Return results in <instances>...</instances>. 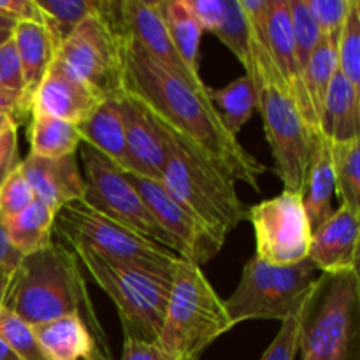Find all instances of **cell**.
<instances>
[{"instance_id": "816d5d0a", "label": "cell", "mask_w": 360, "mask_h": 360, "mask_svg": "<svg viewBox=\"0 0 360 360\" xmlns=\"http://www.w3.org/2000/svg\"><path fill=\"white\" fill-rule=\"evenodd\" d=\"M302 360H309V359H302Z\"/></svg>"}, {"instance_id": "2e32d148", "label": "cell", "mask_w": 360, "mask_h": 360, "mask_svg": "<svg viewBox=\"0 0 360 360\" xmlns=\"http://www.w3.org/2000/svg\"><path fill=\"white\" fill-rule=\"evenodd\" d=\"M116 102L122 115L127 150H129L130 164H132L130 174L160 181L167 153H165L164 137L153 116L127 90L122 97L116 98Z\"/></svg>"}, {"instance_id": "f907efd6", "label": "cell", "mask_w": 360, "mask_h": 360, "mask_svg": "<svg viewBox=\"0 0 360 360\" xmlns=\"http://www.w3.org/2000/svg\"><path fill=\"white\" fill-rule=\"evenodd\" d=\"M11 34H13V30H0V44H2V42H6L7 39L11 37Z\"/></svg>"}, {"instance_id": "d6986e66", "label": "cell", "mask_w": 360, "mask_h": 360, "mask_svg": "<svg viewBox=\"0 0 360 360\" xmlns=\"http://www.w3.org/2000/svg\"><path fill=\"white\" fill-rule=\"evenodd\" d=\"M267 35H269V48L276 69L283 79L288 95L295 101L299 111L302 112L311 127L319 129V120L306 95L302 72L297 62L295 51L294 32H292L290 6L288 0H267Z\"/></svg>"}, {"instance_id": "f6af8a7d", "label": "cell", "mask_w": 360, "mask_h": 360, "mask_svg": "<svg viewBox=\"0 0 360 360\" xmlns=\"http://www.w3.org/2000/svg\"><path fill=\"white\" fill-rule=\"evenodd\" d=\"M352 273H354L355 288H357V308L360 313V241L357 246V253H355V260H354V267H352Z\"/></svg>"}, {"instance_id": "6da1fadb", "label": "cell", "mask_w": 360, "mask_h": 360, "mask_svg": "<svg viewBox=\"0 0 360 360\" xmlns=\"http://www.w3.org/2000/svg\"><path fill=\"white\" fill-rule=\"evenodd\" d=\"M123 53L125 90L155 118L200 148L232 181L260 190L259 178L267 167L225 129L210 94H200L171 76L127 35H123Z\"/></svg>"}, {"instance_id": "7a4b0ae2", "label": "cell", "mask_w": 360, "mask_h": 360, "mask_svg": "<svg viewBox=\"0 0 360 360\" xmlns=\"http://www.w3.org/2000/svg\"><path fill=\"white\" fill-rule=\"evenodd\" d=\"M4 306L30 326L77 315L94 333L102 352L111 355L76 255L62 243H51L25 255L11 274Z\"/></svg>"}, {"instance_id": "f546056e", "label": "cell", "mask_w": 360, "mask_h": 360, "mask_svg": "<svg viewBox=\"0 0 360 360\" xmlns=\"http://www.w3.org/2000/svg\"><path fill=\"white\" fill-rule=\"evenodd\" d=\"M330 153L341 206L350 207L360 217V136L348 143L330 144Z\"/></svg>"}, {"instance_id": "4dcf8cb0", "label": "cell", "mask_w": 360, "mask_h": 360, "mask_svg": "<svg viewBox=\"0 0 360 360\" xmlns=\"http://www.w3.org/2000/svg\"><path fill=\"white\" fill-rule=\"evenodd\" d=\"M210 34L217 35L245 67L246 76L252 72V51H250V32L246 16L239 0H227L220 20L214 23Z\"/></svg>"}, {"instance_id": "9a60e30c", "label": "cell", "mask_w": 360, "mask_h": 360, "mask_svg": "<svg viewBox=\"0 0 360 360\" xmlns=\"http://www.w3.org/2000/svg\"><path fill=\"white\" fill-rule=\"evenodd\" d=\"M104 102L94 88L88 86L65 63L55 58L32 97L30 116L49 115L79 125Z\"/></svg>"}, {"instance_id": "e0dca14e", "label": "cell", "mask_w": 360, "mask_h": 360, "mask_svg": "<svg viewBox=\"0 0 360 360\" xmlns=\"http://www.w3.org/2000/svg\"><path fill=\"white\" fill-rule=\"evenodd\" d=\"M20 169L30 183L35 199L48 204L56 213L67 204L83 200L86 195V183L81 176L76 153L60 158L28 155L21 160Z\"/></svg>"}, {"instance_id": "836d02e7", "label": "cell", "mask_w": 360, "mask_h": 360, "mask_svg": "<svg viewBox=\"0 0 360 360\" xmlns=\"http://www.w3.org/2000/svg\"><path fill=\"white\" fill-rule=\"evenodd\" d=\"M0 338L20 360H46L35 340L34 327L9 308H0Z\"/></svg>"}, {"instance_id": "30bf717a", "label": "cell", "mask_w": 360, "mask_h": 360, "mask_svg": "<svg viewBox=\"0 0 360 360\" xmlns=\"http://www.w3.org/2000/svg\"><path fill=\"white\" fill-rule=\"evenodd\" d=\"M355 308L357 288L354 273L323 274L302 323L301 357L348 360Z\"/></svg>"}, {"instance_id": "3957f363", "label": "cell", "mask_w": 360, "mask_h": 360, "mask_svg": "<svg viewBox=\"0 0 360 360\" xmlns=\"http://www.w3.org/2000/svg\"><path fill=\"white\" fill-rule=\"evenodd\" d=\"M153 120L164 137L167 153L162 185L217 238L225 241L232 231L248 220V206L239 199L234 181L192 141L155 116Z\"/></svg>"}, {"instance_id": "8d00e7d4", "label": "cell", "mask_w": 360, "mask_h": 360, "mask_svg": "<svg viewBox=\"0 0 360 360\" xmlns=\"http://www.w3.org/2000/svg\"><path fill=\"white\" fill-rule=\"evenodd\" d=\"M35 202V193L20 165L0 183V218L7 220L23 213Z\"/></svg>"}, {"instance_id": "8fae6325", "label": "cell", "mask_w": 360, "mask_h": 360, "mask_svg": "<svg viewBox=\"0 0 360 360\" xmlns=\"http://www.w3.org/2000/svg\"><path fill=\"white\" fill-rule=\"evenodd\" d=\"M77 151L81 153L84 172L83 178L86 183L84 202L90 204L94 210L104 213L105 217L146 236L148 239L160 243L165 248L176 253L172 239L162 231L160 225L151 217L150 210L141 199L137 190L134 188L129 176L115 167L108 158L102 157L88 144L81 143Z\"/></svg>"}, {"instance_id": "1f68e13d", "label": "cell", "mask_w": 360, "mask_h": 360, "mask_svg": "<svg viewBox=\"0 0 360 360\" xmlns=\"http://www.w3.org/2000/svg\"><path fill=\"white\" fill-rule=\"evenodd\" d=\"M37 4L58 42L101 7V0H37Z\"/></svg>"}, {"instance_id": "52a82bcc", "label": "cell", "mask_w": 360, "mask_h": 360, "mask_svg": "<svg viewBox=\"0 0 360 360\" xmlns=\"http://www.w3.org/2000/svg\"><path fill=\"white\" fill-rule=\"evenodd\" d=\"M322 276L309 259L290 266H271L253 257L243 267L225 308L234 326L248 320L283 322L311 301Z\"/></svg>"}, {"instance_id": "9c48e42d", "label": "cell", "mask_w": 360, "mask_h": 360, "mask_svg": "<svg viewBox=\"0 0 360 360\" xmlns=\"http://www.w3.org/2000/svg\"><path fill=\"white\" fill-rule=\"evenodd\" d=\"M257 111L262 116L264 132L274 160V174L283 183V190L302 193L322 136L302 116L294 98L274 86L259 91Z\"/></svg>"}, {"instance_id": "7402d4cb", "label": "cell", "mask_w": 360, "mask_h": 360, "mask_svg": "<svg viewBox=\"0 0 360 360\" xmlns=\"http://www.w3.org/2000/svg\"><path fill=\"white\" fill-rule=\"evenodd\" d=\"M77 130L81 143L94 148L125 174L132 172L118 102L105 101L90 118L77 125Z\"/></svg>"}, {"instance_id": "484cf974", "label": "cell", "mask_w": 360, "mask_h": 360, "mask_svg": "<svg viewBox=\"0 0 360 360\" xmlns=\"http://www.w3.org/2000/svg\"><path fill=\"white\" fill-rule=\"evenodd\" d=\"M30 155L42 158H60L77 153L81 136L77 125L49 115H32L28 122Z\"/></svg>"}, {"instance_id": "83f0119b", "label": "cell", "mask_w": 360, "mask_h": 360, "mask_svg": "<svg viewBox=\"0 0 360 360\" xmlns=\"http://www.w3.org/2000/svg\"><path fill=\"white\" fill-rule=\"evenodd\" d=\"M160 13L169 35L190 69L199 72L202 28L193 16L188 0H160Z\"/></svg>"}, {"instance_id": "c3c4849f", "label": "cell", "mask_w": 360, "mask_h": 360, "mask_svg": "<svg viewBox=\"0 0 360 360\" xmlns=\"http://www.w3.org/2000/svg\"><path fill=\"white\" fill-rule=\"evenodd\" d=\"M14 127H20L16 120L11 118V116H0V134H4L9 129H14Z\"/></svg>"}, {"instance_id": "60d3db41", "label": "cell", "mask_w": 360, "mask_h": 360, "mask_svg": "<svg viewBox=\"0 0 360 360\" xmlns=\"http://www.w3.org/2000/svg\"><path fill=\"white\" fill-rule=\"evenodd\" d=\"M122 360H172L160 348L157 341L136 340V338H125L123 341Z\"/></svg>"}, {"instance_id": "b9f144b4", "label": "cell", "mask_w": 360, "mask_h": 360, "mask_svg": "<svg viewBox=\"0 0 360 360\" xmlns=\"http://www.w3.org/2000/svg\"><path fill=\"white\" fill-rule=\"evenodd\" d=\"M21 164L18 158V127L0 134V183Z\"/></svg>"}, {"instance_id": "681fc988", "label": "cell", "mask_w": 360, "mask_h": 360, "mask_svg": "<svg viewBox=\"0 0 360 360\" xmlns=\"http://www.w3.org/2000/svg\"><path fill=\"white\" fill-rule=\"evenodd\" d=\"M14 25H16L14 21H11L9 18H6L0 14V30H13Z\"/></svg>"}, {"instance_id": "603a6c76", "label": "cell", "mask_w": 360, "mask_h": 360, "mask_svg": "<svg viewBox=\"0 0 360 360\" xmlns=\"http://www.w3.org/2000/svg\"><path fill=\"white\" fill-rule=\"evenodd\" d=\"M320 136L330 144L348 143L360 136V102L354 86L338 70L320 115Z\"/></svg>"}, {"instance_id": "f1b7e54d", "label": "cell", "mask_w": 360, "mask_h": 360, "mask_svg": "<svg viewBox=\"0 0 360 360\" xmlns=\"http://www.w3.org/2000/svg\"><path fill=\"white\" fill-rule=\"evenodd\" d=\"M338 42H340V39L322 35L319 46H316L308 65H306L304 72H302V83H304V90L306 95H308L309 104H311L316 120H319V129L320 115H322L327 91H329L334 76L340 70Z\"/></svg>"}, {"instance_id": "ffe728a7", "label": "cell", "mask_w": 360, "mask_h": 360, "mask_svg": "<svg viewBox=\"0 0 360 360\" xmlns=\"http://www.w3.org/2000/svg\"><path fill=\"white\" fill-rule=\"evenodd\" d=\"M32 327L46 360H111L81 316L67 315Z\"/></svg>"}, {"instance_id": "ee69618b", "label": "cell", "mask_w": 360, "mask_h": 360, "mask_svg": "<svg viewBox=\"0 0 360 360\" xmlns=\"http://www.w3.org/2000/svg\"><path fill=\"white\" fill-rule=\"evenodd\" d=\"M21 259L23 255L11 245L6 225L0 218V273H14V269L20 266Z\"/></svg>"}, {"instance_id": "e575fe53", "label": "cell", "mask_w": 360, "mask_h": 360, "mask_svg": "<svg viewBox=\"0 0 360 360\" xmlns=\"http://www.w3.org/2000/svg\"><path fill=\"white\" fill-rule=\"evenodd\" d=\"M288 6H290L292 32H294L297 62L301 67V72H304L313 51L322 39V32H320L306 0H288Z\"/></svg>"}, {"instance_id": "cb8c5ba5", "label": "cell", "mask_w": 360, "mask_h": 360, "mask_svg": "<svg viewBox=\"0 0 360 360\" xmlns=\"http://www.w3.org/2000/svg\"><path fill=\"white\" fill-rule=\"evenodd\" d=\"M334 193H336V174H334L330 143L326 137H320L302 190V200L313 231L334 213Z\"/></svg>"}, {"instance_id": "74e56055", "label": "cell", "mask_w": 360, "mask_h": 360, "mask_svg": "<svg viewBox=\"0 0 360 360\" xmlns=\"http://www.w3.org/2000/svg\"><path fill=\"white\" fill-rule=\"evenodd\" d=\"M322 35L340 39L350 11V0H306Z\"/></svg>"}, {"instance_id": "d6a6232c", "label": "cell", "mask_w": 360, "mask_h": 360, "mask_svg": "<svg viewBox=\"0 0 360 360\" xmlns=\"http://www.w3.org/2000/svg\"><path fill=\"white\" fill-rule=\"evenodd\" d=\"M340 72L354 86L360 102V0H350V11L338 42Z\"/></svg>"}, {"instance_id": "4316f807", "label": "cell", "mask_w": 360, "mask_h": 360, "mask_svg": "<svg viewBox=\"0 0 360 360\" xmlns=\"http://www.w3.org/2000/svg\"><path fill=\"white\" fill-rule=\"evenodd\" d=\"M210 98L225 129L236 137L259 105V91L246 74L224 88H210Z\"/></svg>"}, {"instance_id": "277c9868", "label": "cell", "mask_w": 360, "mask_h": 360, "mask_svg": "<svg viewBox=\"0 0 360 360\" xmlns=\"http://www.w3.org/2000/svg\"><path fill=\"white\" fill-rule=\"evenodd\" d=\"M225 301L200 266L179 259L171 278L167 311L157 343L172 360H199L210 345L234 329Z\"/></svg>"}, {"instance_id": "ba28073f", "label": "cell", "mask_w": 360, "mask_h": 360, "mask_svg": "<svg viewBox=\"0 0 360 360\" xmlns=\"http://www.w3.org/2000/svg\"><path fill=\"white\" fill-rule=\"evenodd\" d=\"M55 58L94 88L104 101L125 94V53L123 35L111 18V0L77 25L58 46Z\"/></svg>"}, {"instance_id": "f35d334b", "label": "cell", "mask_w": 360, "mask_h": 360, "mask_svg": "<svg viewBox=\"0 0 360 360\" xmlns=\"http://www.w3.org/2000/svg\"><path fill=\"white\" fill-rule=\"evenodd\" d=\"M0 90L23 95L28 101L27 94H25L23 70H21V63L20 58H18V51L13 37H9L6 42L0 44Z\"/></svg>"}, {"instance_id": "7c38bea8", "label": "cell", "mask_w": 360, "mask_h": 360, "mask_svg": "<svg viewBox=\"0 0 360 360\" xmlns=\"http://www.w3.org/2000/svg\"><path fill=\"white\" fill-rule=\"evenodd\" d=\"M255 234V257L271 266H290L308 259L313 229L301 192L283 190L248 207Z\"/></svg>"}, {"instance_id": "4fadbf2b", "label": "cell", "mask_w": 360, "mask_h": 360, "mask_svg": "<svg viewBox=\"0 0 360 360\" xmlns=\"http://www.w3.org/2000/svg\"><path fill=\"white\" fill-rule=\"evenodd\" d=\"M162 231L172 239L179 259L202 266L218 255L225 241L213 234L192 211L167 192L162 181L127 174Z\"/></svg>"}, {"instance_id": "d4e9b609", "label": "cell", "mask_w": 360, "mask_h": 360, "mask_svg": "<svg viewBox=\"0 0 360 360\" xmlns=\"http://www.w3.org/2000/svg\"><path fill=\"white\" fill-rule=\"evenodd\" d=\"M56 211L35 199L23 213L4 220L9 241L21 255H30L53 243Z\"/></svg>"}, {"instance_id": "bcb514c9", "label": "cell", "mask_w": 360, "mask_h": 360, "mask_svg": "<svg viewBox=\"0 0 360 360\" xmlns=\"http://www.w3.org/2000/svg\"><path fill=\"white\" fill-rule=\"evenodd\" d=\"M11 274L13 273H0V308L4 306V299H6L7 285H9Z\"/></svg>"}, {"instance_id": "d590c367", "label": "cell", "mask_w": 360, "mask_h": 360, "mask_svg": "<svg viewBox=\"0 0 360 360\" xmlns=\"http://www.w3.org/2000/svg\"><path fill=\"white\" fill-rule=\"evenodd\" d=\"M313 297H315V295H313ZM309 302L301 309V311L288 316L287 320L281 322V327L280 330H278L276 338H274L273 343L267 347V350L264 352V355L260 357V360H294L295 359V355L301 352L302 323H304Z\"/></svg>"}, {"instance_id": "5bb4252c", "label": "cell", "mask_w": 360, "mask_h": 360, "mask_svg": "<svg viewBox=\"0 0 360 360\" xmlns=\"http://www.w3.org/2000/svg\"><path fill=\"white\" fill-rule=\"evenodd\" d=\"M115 25L120 34L134 39L155 63L171 76L188 84L200 94H210V86L199 72L190 69L169 35L160 13V4L146 0H122L116 2Z\"/></svg>"}, {"instance_id": "ac0fdd59", "label": "cell", "mask_w": 360, "mask_h": 360, "mask_svg": "<svg viewBox=\"0 0 360 360\" xmlns=\"http://www.w3.org/2000/svg\"><path fill=\"white\" fill-rule=\"evenodd\" d=\"M359 241L360 217L350 207L340 206L313 231L308 259L327 276L350 273Z\"/></svg>"}, {"instance_id": "7bdbcfd3", "label": "cell", "mask_w": 360, "mask_h": 360, "mask_svg": "<svg viewBox=\"0 0 360 360\" xmlns=\"http://www.w3.org/2000/svg\"><path fill=\"white\" fill-rule=\"evenodd\" d=\"M30 102L23 95L0 90V116H11L20 125V123L30 120Z\"/></svg>"}, {"instance_id": "8992f818", "label": "cell", "mask_w": 360, "mask_h": 360, "mask_svg": "<svg viewBox=\"0 0 360 360\" xmlns=\"http://www.w3.org/2000/svg\"><path fill=\"white\" fill-rule=\"evenodd\" d=\"M55 232L62 245H81L116 264L165 278H172L179 260L164 245L105 217L84 200L67 204L56 213Z\"/></svg>"}, {"instance_id": "ab89813d", "label": "cell", "mask_w": 360, "mask_h": 360, "mask_svg": "<svg viewBox=\"0 0 360 360\" xmlns=\"http://www.w3.org/2000/svg\"><path fill=\"white\" fill-rule=\"evenodd\" d=\"M0 14L14 23H41L48 25L46 14L39 7L37 0H0Z\"/></svg>"}, {"instance_id": "5b68a950", "label": "cell", "mask_w": 360, "mask_h": 360, "mask_svg": "<svg viewBox=\"0 0 360 360\" xmlns=\"http://www.w3.org/2000/svg\"><path fill=\"white\" fill-rule=\"evenodd\" d=\"M108 294L125 338L157 341L167 311L171 278L116 264L81 245H63Z\"/></svg>"}, {"instance_id": "7dc6e473", "label": "cell", "mask_w": 360, "mask_h": 360, "mask_svg": "<svg viewBox=\"0 0 360 360\" xmlns=\"http://www.w3.org/2000/svg\"><path fill=\"white\" fill-rule=\"evenodd\" d=\"M0 360H20L16 357V354L4 343L2 338H0Z\"/></svg>"}, {"instance_id": "44dd1931", "label": "cell", "mask_w": 360, "mask_h": 360, "mask_svg": "<svg viewBox=\"0 0 360 360\" xmlns=\"http://www.w3.org/2000/svg\"><path fill=\"white\" fill-rule=\"evenodd\" d=\"M11 37L16 46L18 58L23 70L25 94L32 104V97L51 67L60 42L56 41L48 25L28 23V21L14 25Z\"/></svg>"}]
</instances>
